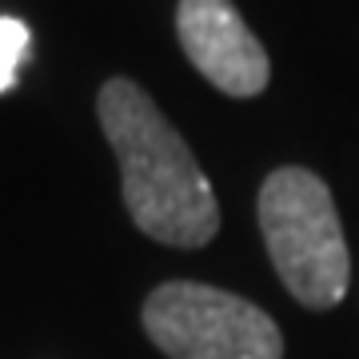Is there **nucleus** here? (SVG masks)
Returning <instances> with one entry per match:
<instances>
[{"label": "nucleus", "instance_id": "obj_1", "mask_svg": "<svg viewBox=\"0 0 359 359\" xmlns=\"http://www.w3.org/2000/svg\"><path fill=\"white\" fill-rule=\"evenodd\" d=\"M100 128L120 160L132 224L168 248H204L219 231V200L168 116L136 80L112 76L96 100Z\"/></svg>", "mask_w": 359, "mask_h": 359}, {"label": "nucleus", "instance_id": "obj_2", "mask_svg": "<svg viewBox=\"0 0 359 359\" xmlns=\"http://www.w3.org/2000/svg\"><path fill=\"white\" fill-rule=\"evenodd\" d=\"M259 231L295 304L327 311L347 295L351 252L332 188L308 168H276L259 188Z\"/></svg>", "mask_w": 359, "mask_h": 359}, {"label": "nucleus", "instance_id": "obj_3", "mask_svg": "<svg viewBox=\"0 0 359 359\" xmlns=\"http://www.w3.org/2000/svg\"><path fill=\"white\" fill-rule=\"evenodd\" d=\"M144 332L168 359H283L268 311L212 283H160L144 299Z\"/></svg>", "mask_w": 359, "mask_h": 359}, {"label": "nucleus", "instance_id": "obj_4", "mask_svg": "<svg viewBox=\"0 0 359 359\" xmlns=\"http://www.w3.org/2000/svg\"><path fill=\"white\" fill-rule=\"evenodd\" d=\"M176 36L196 72L231 100H252L268 88L271 60L231 0H180Z\"/></svg>", "mask_w": 359, "mask_h": 359}, {"label": "nucleus", "instance_id": "obj_5", "mask_svg": "<svg viewBox=\"0 0 359 359\" xmlns=\"http://www.w3.org/2000/svg\"><path fill=\"white\" fill-rule=\"evenodd\" d=\"M28 48H32V32L25 20L0 16V92H8L16 84V68L25 65Z\"/></svg>", "mask_w": 359, "mask_h": 359}]
</instances>
